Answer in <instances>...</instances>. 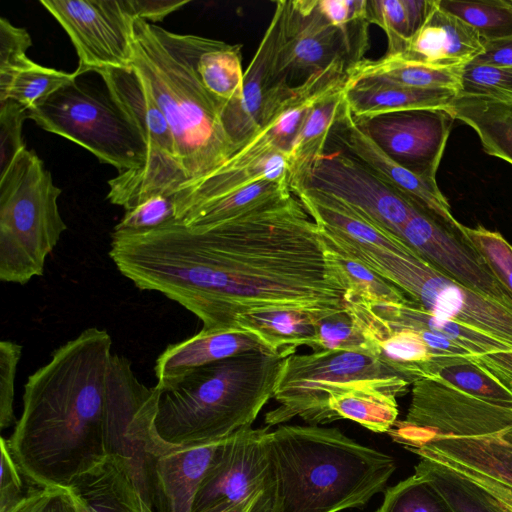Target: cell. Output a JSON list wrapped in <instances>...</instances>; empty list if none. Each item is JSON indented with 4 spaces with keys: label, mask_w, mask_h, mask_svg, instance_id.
Instances as JSON below:
<instances>
[{
    "label": "cell",
    "mask_w": 512,
    "mask_h": 512,
    "mask_svg": "<svg viewBox=\"0 0 512 512\" xmlns=\"http://www.w3.org/2000/svg\"><path fill=\"white\" fill-rule=\"evenodd\" d=\"M355 120L391 159L437 183L436 173L455 121L446 109L398 111Z\"/></svg>",
    "instance_id": "cell-15"
},
{
    "label": "cell",
    "mask_w": 512,
    "mask_h": 512,
    "mask_svg": "<svg viewBox=\"0 0 512 512\" xmlns=\"http://www.w3.org/2000/svg\"><path fill=\"white\" fill-rule=\"evenodd\" d=\"M400 238L438 270L465 287L512 308V294L466 240L416 206Z\"/></svg>",
    "instance_id": "cell-18"
},
{
    "label": "cell",
    "mask_w": 512,
    "mask_h": 512,
    "mask_svg": "<svg viewBox=\"0 0 512 512\" xmlns=\"http://www.w3.org/2000/svg\"><path fill=\"white\" fill-rule=\"evenodd\" d=\"M22 346L10 340L0 342V427L5 429L16 423L14 391L17 367Z\"/></svg>",
    "instance_id": "cell-47"
},
{
    "label": "cell",
    "mask_w": 512,
    "mask_h": 512,
    "mask_svg": "<svg viewBox=\"0 0 512 512\" xmlns=\"http://www.w3.org/2000/svg\"><path fill=\"white\" fill-rule=\"evenodd\" d=\"M419 457L462 466L512 487V408L434 382L413 413Z\"/></svg>",
    "instance_id": "cell-6"
},
{
    "label": "cell",
    "mask_w": 512,
    "mask_h": 512,
    "mask_svg": "<svg viewBox=\"0 0 512 512\" xmlns=\"http://www.w3.org/2000/svg\"><path fill=\"white\" fill-rule=\"evenodd\" d=\"M510 1H511V3H512V0H510Z\"/></svg>",
    "instance_id": "cell-55"
},
{
    "label": "cell",
    "mask_w": 512,
    "mask_h": 512,
    "mask_svg": "<svg viewBox=\"0 0 512 512\" xmlns=\"http://www.w3.org/2000/svg\"><path fill=\"white\" fill-rule=\"evenodd\" d=\"M466 240L480 254L498 280L512 294V244L498 231L482 225H463Z\"/></svg>",
    "instance_id": "cell-42"
},
{
    "label": "cell",
    "mask_w": 512,
    "mask_h": 512,
    "mask_svg": "<svg viewBox=\"0 0 512 512\" xmlns=\"http://www.w3.org/2000/svg\"><path fill=\"white\" fill-rule=\"evenodd\" d=\"M133 27L131 66L170 125L186 182L201 179L239 148L223 127L220 107L198 78L189 34H176L139 18Z\"/></svg>",
    "instance_id": "cell-5"
},
{
    "label": "cell",
    "mask_w": 512,
    "mask_h": 512,
    "mask_svg": "<svg viewBox=\"0 0 512 512\" xmlns=\"http://www.w3.org/2000/svg\"><path fill=\"white\" fill-rule=\"evenodd\" d=\"M437 4L472 27L484 42L512 35L510 0H437Z\"/></svg>",
    "instance_id": "cell-36"
},
{
    "label": "cell",
    "mask_w": 512,
    "mask_h": 512,
    "mask_svg": "<svg viewBox=\"0 0 512 512\" xmlns=\"http://www.w3.org/2000/svg\"><path fill=\"white\" fill-rule=\"evenodd\" d=\"M328 148L340 150L355 158L415 206L428 212L448 228L456 232L462 231V224L452 215L450 204L437 183L415 175L384 153L359 127L346 97L330 129L326 149Z\"/></svg>",
    "instance_id": "cell-19"
},
{
    "label": "cell",
    "mask_w": 512,
    "mask_h": 512,
    "mask_svg": "<svg viewBox=\"0 0 512 512\" xmlns=\"http://www.w3.org/2000/svg\"><path fill=\"white\" fill-rule=\"evenodd\" d=\"M420 377L434 378L485 402L512 408V390L468 357H432Z\"/></svg>",
    "instance_id": "cell-31"
},
{
    "label": "cell",
    "mask_w": 512,
    "mask_h": 512,
    "mask_svg": "<svg viewBox=\"0 0 512 512\" xmlns=\"http://www.w3.org/2000/svg\"><path fill=\"white\" fill-rule=\"evenodd\" d=\"M346 84L312 107L287 155V183L295 197L307 188L311 175L325 152L330 129L345 102Z\"/></svg>",
    "instance_id": "cell-24"
},
{
    "label": "cell",
    "mask_w": 512,
    "mask_h": 512,
    "mask_svg": "<svg viewBox=\"0 0 512 512\" xmlns=\"http://www.w3.org/2000/svg\"><path fill=\"white\" fill-rule=\"evenodd\" d=\"M472 63L512 68V35L484 42V50Z\"/></svg>",
    "instance_id": "cell-53"
},
{
    "label": "cell",
    "mask_w": 512,
    "mask_h": 512,
    "mask_svg": "<svg viewBox=\"0 0 512 512\" xmlns=\"http://www.w3.org/2000/svg\"><path fill=\"white\" fill-rule=\"evenodd\" d=\"M61 189L32 150L24 149L0 176V279L24 285L41 276L67 225Z\"/></svg>",
    "instance_id": "cell-7"
},
{
    "label": "cell",
    "mask_w": 512,
    "mask_h": 512,
    "mask_svg": "<svg viewBox=\"0 0 512 512\" xmlns=\"http://www.w3.org/2000/svg\"><path fill=\"white\" fill-rule=\"evenodd\" d=\"M410 383L375 357L358 352L328 350L287 356L273 398L278 406L265 415L268 427L300 417L311 425L337 418L328 406L336 392L374 386L396 397L405 395Z\"/></svg>",
    "instance_id": "cell-8"
},
{
    "label": "cell",
    "mask_w": 512,
    "mask_h": 512,
    "mask_svg": "<svg viewBox=\"0 0 512 512\" xmlns=\"http://www.w3.org/2000/svg\"><path fill=\"white\" fill-rule=\"evenodd\" d=\"M269 427L241 429L220 441L198 487L192 512H224L260 497L251 512H268Z\"/></svg>",
    "instance_id": "cell-13"
},
{
    "label": "cell",
    "mask_w": 512,
    "mask_h": 512,
    "mask_svg": "<svg viewBox=\"0 0 512 512\" xmlns=\"http://www.w3.org/2000/svg\"><path fill=\"white\" fill-rule=\"evenodd\" d=\"M0 512H11L27 495L23 473L13 458L8 441L1 438Z\"/></svg>",
    "instance_id": "cell-49"
},
{
    "label": "cell",
    "mask_w": 512,
    "mask_h": 512,
    "mask_svg": "<svg viewBox=\"0 0 512 512\" xmlns=\"http://www.w3.org/2000/svg\"><path fill=\"white\" fill-rule=\"evenodd\" d=\"M219 443L175 448L158 459L152 488L154 512H192L198 487Z\"/></svg>",
    "instance_id": "cell-22"
},
{
    "label": "cell",
    "mask_w": 512,
    "mask_h": 512,
    "mask_svg": "<svg viewBox=\"0 0 512 512\" xmlns=\"http://www.w3.org/2000/svg\"><path fill=\"white\" fill-rule=\"evenodd\" d=\"M318 9L342 32L355 64L369 49L368 0H318Z\"/></svg>",
    "instance_id": "cell-37"
},
{
    "label": "cell",
    "mask_w": 512,
    "mask_h": 512,
    "mask_svg": "<svg viewBox=\"0 0 512 512\" xmlns=\"http://www.w3.org/2000/svg\"><path fill=\"white\" fill-rule=\"evenodd\" d=\"M484 50L478 33L437 4L400 55L437 68H461Z\"/></svg>",
    "instance_id": "cell-20"
},
{
    "label": "cell",
    "mask_w": 512,
    "mask_h": 512,
    "mask_svg": "<svg viewBox=\"0 0 512 512\" xmlns=\"http://www.w3.org/2000/svg\"><path fill=\"white\" fill-rule=\"evenodd\" d=\"M75 76L74 72L67 73L35 63L13 78L0 101L12 99L30 110L42 104Z\"/></svg>",
    "instance_id": "cell-39"
},
{
    "label": "cell",
    "mask_w": 512,
    "mask_h": 512,
    "mask_svg": "<svg viewBox=\"0 0 512 512\" xmlns=\"http://www.w3.org/2000/svg\"><path fill=\"white\" fill-rule=\"evenodd\" d=\"M129 11L136 18L158 22L189 3L188 0H126Z\"/></svg>",
    "instance_id": "cell-51"
},
{
    "label": "cell",
    "mask_w": 512,
    "mask_h": 512,
    "mask_svg": "<svg viewBox=\"0 0 512 512\" xmlns=\"http://www.w3.org/2000/svg\"><path fill=\"white\" fill-rule=\"evenodd\" d=\"M285 0L277 1L272 19L244 72L240 99L221 110L223 127L239 150L280 111L294 87L280 83L276 63L282 37Z\"/></svg>",
    "instance_id": "cell-16"
},
{
    "label": "cell",
    "mask_w": 512,
    "mask_h": 512,
    "mask_svg": "<svg viewBox=\"0 0 512 512\" xmlns=\"http://www.w3.org/2000/svg\"><path fill=\"white\" fill-rule=\"evenodd\" d=\"M31 45L32 40L26 29L12 25L4 17L0 18V98L19 72L35 65L26 54Z\"/></svg>",
    "instance_id": "cell-43"
},
{
    "label": "cell",
    "mask_w": 512,
    "mask_h": 512,
    "mask_svg": "<svg viewBox=\"0 0 512 512\" xmlns=\"http://www.w3.org/2000/svg\"><path fill=\"white\" fill-rule=\"evenodd\" d=\"M292 194L287 181L261 180L186 211L177 221L207 227L236 217L260 204Z\"/></svg>",
    "instance_id": "cell-33"
},
{
    "label": "cell",
    "mask_w": 512,
    "mask_h": 512,
    "mask_svg": "<svg viewBox=\"0 0 512 512\" xmlns=\"http://www.w3.org/2000/svg\"><path fill=\"white\" fill-rule=\"evenodd\" d=\"M249 351L272 352L257 336L245 331L200 330L181 342L167 346L158 356L154 366L156 386L163 388L196 368Z\"/></svg>",
    "instance_id": "cell-21"
},
{
    "label": "cell",
    "mask_w": 512,
    "mask_h": 512,
    "mask_svg": "<svg viewBox=\"0 0 512 512\" xmlns=\"http://www.w3.org/2000/svg\"><path fill=\"white\" fill-rule=\"evenodd\" d=\"M268 512L362 508L396 470L393 457L337 428L279 425L267 435Z\"/></svg>",
    "instance_id": "cell-3"
},
{
    "label": "cell",
    "mask_w": 512,
    "mask_h": 512,
    "mask_svg": "<svg viewBox=\"0 0 512 512\" xmlns=\"http://www.w3.org/2000/svg\"><path fill=\"white\" fill-rule=\"evenodd\" d=\"M462 68H437L400 54H385L377 60L364 58L347 68L346 74L347 84L374 80L413 89H452L458 93Z\"/></svg>",
    "instance_id": "cell-27"
},
{
    "label": "cell",
    "mask_w": 512,
    "mask_h": 512,
    "mask_svg": "<svg viewBox=\"0 0 512 512\" xmlns=\"http://www.w3.org/2000/svg\"><path fill=\"white\" fill-rule=\"evenodd\" d=\"M353 65L342 32L318 9V0L285 1L276 74L280 83L295 87L331 63Z\"/></svg>",
    "instance_id": "cell-17"
},
{
    "label": "cell",
    "mask_w": 512,
    "mask_h": 512,
    "mask_svg": "<svg viewBox=\"0 0 512 512\" xmlns=\"http://www.w3.org/2000/svg\"><path fill=\"white\" fill-rule=\"evenodd\" d=\"M28 110L12 99L0 101V176H2L16 157L26 149L22 128Z\"/></svg>",
    "instance_id": "cell-46"
},
{
    "label": "cell",
    "mask_w": 512,
    "mask_h": 512,
    "mask_svg": "<svg viewBox=\"0 0 512 512\" xmlns=\"http://www.w3.org/2000/svg\"><path fill=\"white\" fill-rule=\"evenodd\" d=\"M67 488L79 512H154L117 455L107 456Z\"/></svg>",
    "instance_id": "cell-23"
},
{
    "label": "cell",
    "mask_w": 512,
    "mask_h": 512,
    "mask_svg": "<svg viewBox=\"0 0 512 512\" xmlns=\"http://www.w3.org/2000/svg\"><path fill=\"white\" fill-rule=\"evenodd\" d=\"M435 3L436 0H368L369 22L384 30L388 40L387 55L405 51Z\"/></svg>",
    "instance_id": "cell-34"
},
{
    "label": "cell",
    "mask_w": 512,
    "mask_h": 512,
    "mask_svg": "<svg viewBox=\"0 0 512 512\" xmlns=\"http://www.w3.org/2000/svg\"><path fill=\"white\" fill-rule=\"evenodd\" d=\"M112 344L105 329L87 328L28 377L22 413L7 441L23 475L37 486L68 487L109 456Z\"/></svg>",
    "instance_id": "cell-2"
},
{
    "label": "cell",
    "mask_w": 512,
    "mask_h": 512,
    "mask_svg": "<svg viewBox=\"0 0 512 512\" xmlns=\"http://www.w3.org/2000/svg\"><path fill=\"white\" fill-rule=\"evenodd\" d=\"M376 303H378L386 313H388L391 317H393L385 309V307L383 306L382 303H380V302H376ZM394 319H396V318H394ZM397 321H399V320H397ZM405 325H407V324H405ZM407 326H410V325H407ZM410 327H413V326H410ZM413 328L419 330V332L421 333L426 345L428 346V349H429L432 357H444V356L468 357L471 355L467 350L463 349L462 347H460L453 341L449 340L442 334L435 333V332L425 329V328H419V327H413Z\"/></svg>",
    "instance_id": "cell-52"
},
{
    "label": "cell",
    "mask_w": 512,
    "mask_h": 512,
    "mask_svg": "<svg viewBox=\"0 0 512 512\" xmlns=\"http://www.w3.org/2000/svg\"><path fill=\"white\" fill-rule=\"evenodd\" d=\"M452 89H413L374 80L346 84L345 97L356 119L379 114L446 108L457 96Z\"/></svg>",
    "instance_id": "cell-25"
},
{
    "label": "cell",
    "mask_w": 512,
    "mask_h": 512,
    "mask_svg": "<svg viewBox=\"0 0 512 512\" xmlns=\"http://www.w3.org/2000/svg\"><path fill=\"white\" fill-rule=\"evenodd\" d=\"M332 250L351 284L350 295L368 302L398 303L408 299L398 287L358 260L340 251Z\"/></svg>",
    "instance_id": "cell-40"
},
{
    "label": "cell",
    "mask_w": 512,
    "mask_h": 512,
    "mask_svg": "<svg viewBox=\"0 0 512 512\" xmlns=\"http://www.w3.org/2000/svg\"><path fill=\"white\" fill-rule=\"evenodd\" d=\"M414 470L436 488L453 512H500L475 483L442 464L419 457Z\"/></svg>",
    "instance_id": "cell-35"
},
{
    "label": "cell",
    "mask_w": 512,
    "mask_h": 512,
    "mask_svg": "<svg viewBox=\"0 0 512 512\" xmlns=\"http://www.w3.org/2000/svg\"><path fill=\"white\" fill-rule=\"evenodd\" d=\"M381 303L400 322L442 334L472 356L512 350L510 344L469 325L436 316L409 298L398 303Z\"/></svg>",
    "instance_id": "cell-30"
},
{
    "label": "cell",
    "mask_w": 512,
    "mask_h": 512,
    "mask_svg": "<svg viewBox=\"0 0 512 512\" xmlns=\"http://www.w3.org/2000/svg\"><path fill=\"white\" fill-rule=\"evenodd\" d=\"M312 350L352 351L374 357L371 346L357 329L346 309L318 322L316 342Z\"/></svg>",
    "instance_id": "cell-44"
},
{
    "label": "cell",
    "mask_w": 512,
    "mask_h": 512,
    "mask_svg": "<svg viewBox=\"0 0 512 512\" xmlns=\"http://www.w3.org/2000/svg\"><path fill=\"white\" fill-rule=\"evenodd\" d=\"M306 189L343 201L399 238L402 228L416 208L362 163L340 150H325Z\"/></svg>",
    "instance_id": "cell-14"
},
{
    "label": "cell",
    "mask_w": 512,
    "mask_h": 512,
    "mask_svg": "<svg viewBox=\"0 0 512 512\" xmlns=\"http://www.w3.org/2000/svg\"><path fill=\"white\" fill-rule=\"evenodd\" d=\"M286 357L249 351L189 372L160 390L155 428L180 448L221 441L248 427L273 397Z\"/></svg>",
    "instance_id": "cell-4"
},
{
    "label": "cell",
    "mask_w": 512,
    "mask_h": 512,
    "mask_svg": "<svg viewBox=\"0 0 512 512\" xmlns=\"http://www.w3.org/2000/svg\"><path fill=\"white\" fill-rule=\"evenodd\" d=\"M68 34L79 58L76 75L128 68L134 57V20L126 0H41Z\"/></svg>",
    "instance_id": "cell-12"
},
{
    "label": "cell",
    "mask_w": 512,
    "mask_h": 512,
    "mask_svg": "<svg viewBox=\"0 0 512 512\" xmlns=\"http://www.w3.org/2000/svg\"><path fill=\"white\" fill-rule=\"evenodd\" d=\"M108 91L133 120L148 146L144 166L137 171L119 173L108 181V200L130 210L157 194H175L187 181L177 156L170 125L148 85L130 66L95 70Z\"/></svg>",
    "instance_id": "cell-10"
},
{
    "label": "cell",
    "mask_w": 512,
    "mask_h": 512,
    "mask_svg": "<svg viewBox=\"0 0 512 512\" xmlns=\"http://www.w3.org/2000/svg\"><path fill=\"white\" fill-rule=\"evenodd\" d=\"M159 395L156 386L149 388L136 377L126 357L114 353L108 390L107 452L123 459L152 509L155 465L160 457L175 449L156 432Z\"/></svg>",
    "instance_id": "cell-11"
},
{
    "label": "cell",
    "mask_w": 512,
    "mask_h": 512,
    "mask_svg": "<svg viewBox=\"0 0 512 512\" xmlns=\"http://www.w3.org/2000/svg\"><path fill=\"white\" fill-rule=\"evenodd\" d=\"M444 109L476 132L488 155L512 165V100L457 94Z\"/></svg>",
    "instance_id": "cell-28"
},
{
    "label": "cell",
    "mask_w": 512,
    "mask_h": 512,
    "mask_svg": "<svg viewBox=\"0 0 512 512\" xmlns=\"http://www.w3.org/2000/svg\"><path fill=\"white\" fill-rule=\"evenodd\" d=\"M109 256L137 288L179 303L206 332L237 330L239 317L269 311L320 321L344 312L352 291L293 194L207 227L174 220L148 231H114Z\"/></svg>",
    "instance_id": "cell-1"
},
{
    "label": "cell",
    "mask_w": 512,
    "mask_h": 512,
    "mask_svg": "<svg viewBox=\"0 0 512 512\" xmlns=\"http://www.w3.org/2000/svg\"><path fill=\"white\" fill-rule=\"evenodd\" d=\"M175 194H157L126 210L114 230L142 232L176 220Z\"/></svg>",
    "instance_id": "cell-45"
},
{
    "label": "cell",
    "mask_w": 512,
    "mask_h": 512,
    "mask_svg": "<svg viewBox=\"0 0 512 512\" xmlns=\"http://www.w3.org/2000/svg\"><path fill=\"white\" fill-rule=\"evenodd\" d=\"M328 406L337 420H352L375 433H388L399 413L397 397L374 386L336 392L329 397Z\"/></svg>",
    "instance_id": "cell-32"
},
{
    "label": "cell",
    "mask_w": 512,
    "mask_h": 512,
    "mask_svg": "<svg viewBox=\"0 0 512 512\" xmlns=\"http://www.w3.org/2000/svg\"><path fill=\"white\" fill-rule=\"evenodd\" d=\"M458 95L512 100V68L470 62L461 69Z\"/></svg>",
    "instance_id": "cell-41"
},
{
    "label": "cell",
    "mask_w": 512,
    "mask_h": 512,
    "mask_svg": "<svg viewBox=\"0 0 512 512\" xmlns=\"http://www.w3.org/2000/svg\"><path fill=\"white\" fill-rule=\"evenodd\" d=\"M318 322L301 312L269 311L239 317L236 328L257 336L272 352L287 357L300 346L313 349Z\"/></svg>",
    "instance_id": "cell-29"
},
{
    "label": "cell",
    "mask_w": 512,
    "mask_h": 512,
    "mask_svg": "<svg viewBox=\"0 0 512 512\" xmlns=\"http://www.w3.org/2000/svg\"><path fill=\"white\" fill-rule=\"evenodd\" d=\"M11 512H79L67 487L51 486L29 490Z\"/></svg>",
    "instance_id": "cell-48"
},
{
    "label": "cell",
    "mask_w": 512,
    "mask_h": 512,
    "mask_svg": "<svg viewBox=\"0 0 512 512\" xmlns=\"http://www.w3.org/2000/svg\"><path fill=\"white\" fill-rule=\"evenodd\" d=\"M439 464L454 470L455 472L465 476L470 481L475 483L485 493L489 501L500 512H512V487L489 476L483 475L477 471L462 466L443 463Z\"/></svg>",
    "instance_id": "cell-50"
},
{
    "label": "cell",
    "mask_w": 512,
    "mask_h": 512,
    "mask_svg": "<svg viewBox=\"0 0 512 512\" xmlns=\"http://www.w3.org/2000/svg\"><path fill=\"white\" fill-rule=\"evenodd\" d=\"M198 78L222 110L240 99L243 89L241 45L190 35Z\"/></svg>",
    "instance_id": "cell-26"
},
{
    "label": "cell",
    "mask_w": 512,
    "mask_h": 512,
    "mask_svg": "<svg viewBox=\"0 0 512 512\" xmlns=\"http://www.w3.org/2000/svg\"><path fill=\"white\" fill-rule=\"evenodd\" d=\"M375 512H453L443 496L422 476L414 473L385 490Z\"/></svg>",
    "instance_id": "cell-38"
},
{
    "label": "cell",
    "mask_w": 512,
    "mask_h": 512,
    "mask_svg": "<svg viewBox=\"0 0 512 512\" xmlns=\"http://www.w3.org/2000/svg\"><path fill=\"white\" fill-rule=\"evenodd\" d=\"M260 503V497H253L243 503H240L224 512H251L258 507Z\"/></svg>",
    "instance_id": "cell-54"
},
{
    "label": "cell",
    "mask_w": 512,
    "mask_h": 512,
    "mask_svg": "<svg viewBox=\"0 0 512 512\" xmlns=\"http://www.w3.org/2000/svg\"><path fill=\"white\" fill-rule=\"evenodd\" d=\"M28 118L84 147L120 173L140 170L147 160L144 137L106 85L94 88L79 75L28 110Z\"/></svg>",
    "instance_id": "cell-9"
}]
</instances>
